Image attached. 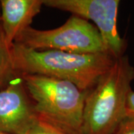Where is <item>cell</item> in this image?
Instances as JSON below:
<instances>
[{"mask_svg":"<svg viewBox=\"0 0 134 134\" xmlns=\"http://www.w3.org/2000/svg\"><path fill=\"white\" fill-rule=\"evenodd\" d=\"M10 52L18 74L40 75L71 82L89 92L113 65L108 53L77 54L58 50H34L14 43Z\"/></svg>","mask_w":134,"mask_h":134,"instance_id":"cell-1","label":"cell"},{"mask_svg":"<svg viewBox=\"0 0 134 134\" xmlns=\"http://www.w3.org/2000/svg\"><path fill=\"white\" fill-rule=\"evenodd\" d=\"M134 80V67L122 56L88 92L81 134H113L126 117L127 100Z\"/></svg>","mask_w":134,"mask_h":134,"instance_id":"cell-2","label":"cell"},{"mask_svg":"<svg viewBox=\"0 0 134 134\" xmlns=\"http://www.w3.org/2000/svg\"><path fill=\"white\" fill-rule=\"evenodd\" d=\"M39 119L68 134H81L88 92L71 82L40 75L19 74Z\"/></svg>","mask_w":134,"mask_h":134,"instance_id":"cell-3","label":"cell"},{"mask_svg":"<svg viewBox=\"0 0 134 134\" xmlns=\"http://www.w3.org/2000/svg\"><path fill=\"white\" fill-rule=\"evenodd\" d=\"M14 43L34 50H58L77 54L108 53L98 29L88 20L75 15L57 29L37 30L29 27Z\"/></svg>","mask_w":134,"mask_h":134,"instance_id":"cell-4","label":"cell"},{"mask_svg":"<svg viewBox=\"0 0 134 134\" xmlns=\"http://www.w3.org/2000/svg\"><path fill=\"white\" fill-rule=\"evenodd\" d=\"M43 5L92 21L107 52L115 59L124 56L127 45L117 25L119 0H43Z\"/></svg>","mask_w":134,"mask_h":134,"instance_id":"cell-5","label":"cell"},{"mask_svg":"<svg viewBox=\"0 0 134 134\" xmlns=\"http://www.w3.org/2000/svg\"><path fill=\"white\" fill-rule=\"evenodd\" d=\"M37 119L33 101L20 75L0 89V131L27 134Z\"/></svg>","mask_w":134,"mask_h":134,"instance_id":"cell-6","label":"cell"},{"mask_svg":"<svg viewBox=\"0 0 134 134\" xmlns=\"http://www.w3.org/2000/svg\"><path fill=\"white\" fill-rule=\"evenodd\" d=\"M43 0H1L0 22L5 40L11 47L15 40L40 12Z\"/></svg>","mask_w":134,"mask_h":134,"instance_id":"cell-7","label":"cell"},{"mask_svg":"<svg viewBox=\"0 0 134 134\" xmlns=\"http://www.w3.org/2000/svg\"><path fill=\"white\" fill-rule=\"evenodd\" d=\"M18 73L15 71L10 47L6 43L0 29V89L7 85Z\"/></svg>","mask_w":134,"mask_h":134,"instance_id":"cell-8","label":"cell"},{"mask_svg":"<svg viewBox=\"0 0 134 134\" xmlns=\"http://www.w3.org/2000/svg\"><path fill=\"white\" fill-rule=\"evenodd\" d=\"M27 134H68L48 122L37 119Z\"/></svg>","mask_w":134,"mask_h":134,"instance_id":"cell-9","label":"cell"},{"mask_svg":"<svg viewBox=\"0 0 134 134\" xmlns=\"http://www.w3.org/2000/svg\"><path fill=\"white\" fill-rule=\"evenodd\" d=\"M113 134H134V116H126Z\"/></svg>","mask_w":134,"mask_h":134,"instance_id":"cell-10","label":"cell"},{"mask_svg":"<svg viewBox=\"0 0 134 134\" xmlns=\"http://www.w3.org/2000/svg\"><path fill=\"white\" fill-rule=\"evenodd\" d=\"M126 116H134V91L130 92L127 104H126Z\"/></svg>","mask_w":134,"mask_h":134,"instance_id":"cell-11","label":"cell"},{"mask_svg":"<svg viewBox=\"0 0 134 134\" xmlns=\"http://www.w3.org/2000/svg\"><path fill=\"white\" fill-rule=\"evenodd\" d=\"M0 134H8V133H4V132H2V131H0Z\"/></svg>","mask_w":134,"mask_h":134,"instance_id":"cell-12","label":"cell"},{"mask_svg":"<svg viewBox=\"0 0 134 134\" xmlns=\"http://www.w3.org/2000/svg\"><path fill=\"white\" fill-rule=\"evenodd\" d=\"M2 29V26H1V22H0V29Z\"/></svg>","mask_w":134,"mask_h":134,"instance_id":"cell-13","label":"cell"}]
</instances>
